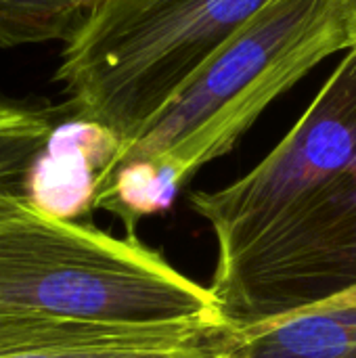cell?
Masks as SVG:
<instances>
[{
  "label": "cell",
  "mask_w": 356,
  "mask_h": 358,
  "mask_svg": "<svg viewBox=\"0 0 356 358\" xmlns=\"http://www.w3.org/2000/svg\"><path fill=\"white\" fill-rule=\"evenodd\" d=\"M355 46L353 0H271L90 182V206L126 235L157 214L204 166L227 155L258 117L317 65Z\"/></svg>",
  "instance_id": "cell-1"
},
{
  "label": "cell",
  "mask_w": 356,
  "mask_h": 358,
  "mask_svg": "<svg viewBox=\"0 0 356 358\" xmlns=\"http://www.w3.org/2000/svg\"><path fill=\"white\" fill-rule=\"evenodd\" d=\"M0 306L103 325L225 321L216 298L136 235H111L0 191Z\"/></svg>",
  "instance_id": "cell-2"
},
{
  "label": "cell",
  "mask_w": 356,
  "mask_h": 358,
  "mask_svg": "<svg viewBox=\"0 0 356 358\" xmlns=\"http://www.w3.org/2000/svg\"><path fill=\"white\" fill-rule=\"evenodd\" d=\"M271 0H97L61 42L65 111L132 143L187 82ZM109 149V151H111Z\"/></svg>",
  "instance_id": "cell-3"
},
{
  "label": "cell",
  "mask_w": 356,
  "mask_h": 358,
  "mask_svg": "<svg viewBox=\"0 0 356 358\" xmlns=\"http://www.w3.org/2000/svg\"><path fill=\"white\" fill-rule=\"evenodd\" d=\"M208 289L229 325H250L356 289V157L321 178Z\"/></svg>",
  "instance_id": "cell-4"
},
{
  "label": "cell",
  "mask_w": 356,
  "mask_h": 358,
  "mask_svg": "<svg viewBox=\"0 0 356 358\" xmlns=\"http://www.w3.org/2000/svg\"><path fill=\"white\" fill-rule=\"evenodd\" d=\"M227 325H103L0 306V358H214Z\"/></svg>",
  "instance_id": "cell-5"
},
{
  "label": "cell",
  "mask_w": 356,
  "mask_h": 358,
  "mask_svg": "<svg viewBox=\"0 0 356 358\" xmlns=\"http://www.w3.org/2000/svg\"><path fill=\"white\" fill-rule=\"evenodd\" d=\"M214 358H356V302L329 300L250 325H227Z\"/></svg>",
  "instance_id": "cell-6"
},
{
  "label": "cell",
  "mask_w": 356,
  "mask_h": 358,
  "mask_svg": "<svg viewBox=\"0 0 356 358\" xmlns=\"http://www.w3.org/2000/svg\"><path fill=\"white\" fill-rule=\"evenodd\" d=\"M84 10V0H0V48L63 42Z\"/></svg>",
  "instance_id": "cell-7"
},
{
  "label": "cell",
  "mask_w": 356,
  "mask_h": 358,
  "mask_svg": "<svg viewBox=\"0 0 356 358\" xmlns=\"http://www.w3.org/2000/svg\"><path fill=\"white\" fill-rule=\"evenodd\" d=\"M23 178V164L19 149L0 117V191H10L21 185Z\"/></svg>",
  "instance_id": "cell-8"
},
{
  "label": "cell",
  "mask_w": 356,
  "mask_h": 358,
  "mask_svg": "<svg viewBox=\"0 0 356 358\" xmlns=\"http://www.w3.org/2000/svg\"><path fill=\"white\" fill-rule=\"evenodd\" d=\"M332 300H340V302H356V289L353 292H346V294H340V296H336V298H332ZM329 302V300H327Z\"/></svg>",
  "instance_id": "cell-9"
},
{
  "label": "cell",
  "mask_w": 356,
  "mask_h": 358,
  "mask_svg": "<svg viewBox=\"0 0 356 358\" xmlns=\"http://www.w3.org/2000/svg\"><path fill=\"white\" fill-rule=\"evenodd\" d=\"M353 34H355V46H356V0H353Z\"/></svg>",
  "instance_id": "cell-10"
},
{
  "label": "cell",
  "mask_w": 356,
  "mask_h": 358,
  "mask_svg": "<svg viewBox=\"0 0 356 358\" xmlns=\"http://www.w3.org/2000/svg\"><path fill=\"white\" fill-rule=\"evenodd\" d=\"M84 2H86V6H88V4H92V2H97V0H84Z\"/></svg>",
  "instance_id": "cell-11"
}]
</instances>
